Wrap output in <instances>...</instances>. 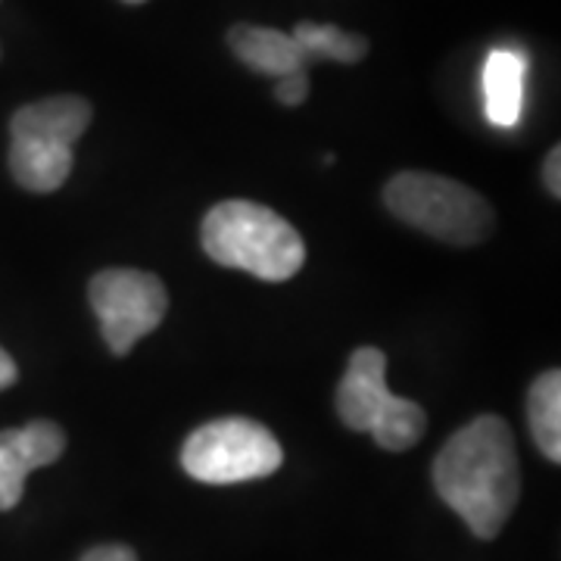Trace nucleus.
Masks as SVG:
<instances>
[{
  "instance_id": "f257e3e1",
  "label": "nucleus",
  "mask_w": 561,
  "mask_h": 561,
  "mask_svg": "<svg viewBox=\"0 0 561 561\" xmlns=\"http://www.w3.org/2000/svg\"><path fill=\"white\" fill-rule=\"evenodd\" d=\"M434 486L474 537H500L522 496L512 427L500 415H481L459 427L434 459Z\"/></svg>"
},
{
  "instance_id": "f03ea898",
  "label": "nucleus",
  "mask_w": 561,
  "mask_h": 561,
  "mask_svg": "<svg viewBox=\"0 0 561 561\" xmlns=\"http://www.w3.org/2000/svg\"><path fill=\"white\" fill-rule=\"evenodd\" d=\"M206 256L262 280L294 278L306 262L300 231L275 209L253 201H225L206 213L201 228Z\"/></svg>"
},
{
  "instance_id": "7ed1b4c3",
  "label": "nucleus",
  "mask_w": 561,
  "mask_h": 561,
  "mask_svg": "<svg viewBox=\"0 0 561 561\" xmlns=\"http://www.w3.org/2000/svg\"><path fill=\"white\" fill-rule=\"evenodd\" d=\"M387 209L409 228L449 247H474L496 228V213L474 187L434 172H400L383 187Z\"/></svg>"
},
{
  "instance_id": "20e7f679",
  "label": "nucleus",
  "mask_w": 561,
  "mask_h": 561,
  "mask_svg": "<svg viewBox=\"0 0 561 561\" xmlns=\"http://www.w3.org/2000/svg\"><path fill=\"white\" fill-rule=\"evenodd\" d=\"M337 415L350 431L371 434L387 453H405L424 437L427 415L419 402L390 393L387 356L378 346H359L337 387Z\"/></svg>"
},
{
  "instance_id": "39448f33",
  "label": "nucleus",
  "mask_w": 561,
  "mask_h": 561,
  "mask_svg": "<svg viewBox=\"0 0 561 561\" xmlns=\"http://www.w3.org/2000/svg\"><path fill=\"white\" fill-rule=\"evenodd\" d=\"M284 461L278 437L253 419H216L181 446L184 471L201 483H243L275 474Z\"/></svg>"
},
{
  "instance_id": "423d86ee",
  "label": "nucleus",
  "mask_w": 561,
  "mask_h": 561,
  "mask_svg": "<svg viewBox=\"0 0 561 561\" xmlns=\"http://www.w3.org/2000/svg\"><path fill=\"white\" fill-rule=\"evenodd\" d=\"M101 334L116 356H128L140 337L160 328L169 309L165 284L140 268H103L88 287Z\"/></svg>"
},
{
  "instance_id": "0eeeda50",
  "label": "nucleus",
  "mask_w": 561,
  "mask_h": 561,
  "mask_svg": "<svg viewBox=\"0 0 561 561\" xmlns=\"http://www.w3.org/2000/svg\"><path fill=\"white\" fill-rule=\"evenodd\" d=\"M66 449V434L57 421H32L25 427L0 431V512L16 508L25 481L35 468L54 465Z\"/></svg>"
},
{
  "instance_id": "6e6552de",
  "label": "nucleus",
  "mask_w": 561,
  "mask_h": 561,
  "mask_svg": "<svg viewBox=\"0 0 561 561\" xmlns=\"http://www.w3.org/2000/svg\"><path fill=\"white\" fill-rule=\"evenodd\" d=\"M91 103L76 94H60V98H44V101L25 103L13 113L10 122V138H38L62 147H76V140L84 135L91 125Z\"/></svg>"
},
{
  "instance_id": "1a4fd4ad",
  "label": "nucleus",
  "mask_w": 561,
  "mask_h": 561,
  "mask_svg": "<svg viewBox=\"0 0 561 561\" xmlns=\"http://www.w3.org/2000/svg\"><path fill=\"white\" fill-rule=\"evenodd\" d=\"M228 47L234 50V57L243 66H250L260 76H272V79H280L287 72H300L309 62L294 35H284L278 28L247 25V22L228 32Z\"/></svg>"
},
{
  "instance_id": "9d476101",
  "label": "nucleus",
  "mask_w": 561,
  "mask_h": 561,
  "mask_svg": "<svg viewBox=\"0 0 561 561\" xmlns=\"http://www.w3.org/2000/svg\"><path fill=\"white\" fill-rule=\"evenodd\" d=\"M10 172L25 191L54 194L72 172V147L38 138H10Z\"/></svg>"
},
{
  "instance_id": "9b49d317",
  "label": "nucleus",
  "mask_w": 561,
  "mask_h": 561,
  "mask_svg": "<svg viewBox=\"0 0 561 561\" xmlns=\"http://www.w3.org/2000/svg\"><path fill=\"white\" fill-rule=\"evenodd\" d=\"M524 81H527V60L518 50H493L483 66V106L486 119L496 128L518 125L524 110Z\"/></svg>"
},
{
  "instance_id": "f8f14e48",
  "label": "nucleus",
  "mask_w": 561,
  "mask_h": 561,
  "mask_svg": "<svg viewBox=\"0 0 561 561\" xmlns=\"http://www.w3.org/2000/svg\"><path fill=\"white\" fill-rule=\"evenodd\" d=\"M530 434L549 461H561V375L559 368L542 371L527 393Z\"/></svg>"
},
{
  "instance_id": "ddd939ff",
  "label": "nucleus",
  "mask_w": 561,
  "mask_h": 561,
  "mask_svg": "<svg viewBox=\"0 0 561 561\" xmlns=\"http://www.w3.org/2000/svg\"><path fill=\"white\" fill-rule=\"evenodd\" d=\"M294 41L300 44L309 60L324 57V60L334 62H359L368 54V41L362 35L343 32V28L328 25V22H297Z\"/></svg>"
},
{
  "instance_id": "4468645a",
  "label": "nucleus",
  "mask_w": 561,
  "mask_h": 561,
  "mask_svg": "<svg viewBox=\"0 0 561 561\" xmlns=\"http://www.w3.org/2000/svg\"><path fill=\"white\" fill-rule=\"evenodd\" d=\"M275 98H278V103H284V106H300V103L309 98V76H306V69L280 76L278 84H275Z\"/></svg>"
},
{
  "instance_id": "2eb2a0df",
  "label": "nucleus",
  "mask_w": 561,
  "mask_h": 561,
  "mask_svg": "<svg viewBox=\"0 0 561 561\" xmlns=\"http://www.w3.org/2000/svg\"><path fill=\"white\" fill-rule=\"evenodd\" d=\"M81 561H138V556H135L128 546L110 542V546H94L91 552H84V559Z\"/></svg>"
},
{
  "instance_id": "dca6fc26",
  "label": "nucleus",
  "mask_w": 561,
  "mask_h": 561,
  "mask_svg": "<svg viewBox=\"0 0 561 561\" xmlns=\"http://www.w3.org/2000/svg\"><path fill=\"white\" fill-rule=\"evenodd\" d=\"M542 181H546L549 194L559 201L561 197V150L559 147H552V150H549V157H546V165H542Z\"/></svg>"
},
{
  "instance_id": "f3484780",
  "label": "nucleus",
  "mask_w": 561,
  "mask_h": 561,
  "mask_svg": "<svg viewBox=\"0 0 561 561\" xmlns=\"http://www.w3.org/2000/svg\"><path fill=\"white\" fill-rule=\"evenodd\" d=\"M20 378V368H16V362L10 359V353L0 346V390H7V387H13Z\"/></svg>"
},
{
  "instance_id": "a211bd4d",
  "label": "nucleus",
  "mask_w": 561,
  "mask_h": 561,
  "mask_svg": "<svg viewBox=\"0 0 561 561\" xmlns=\"http://www.w3.org/2000/svg\"><path fill=\"white\" fill-rule=\"evenodd\" d=\"M125 3H144V0H125Z\"/></svg>"
}]
</instances>
